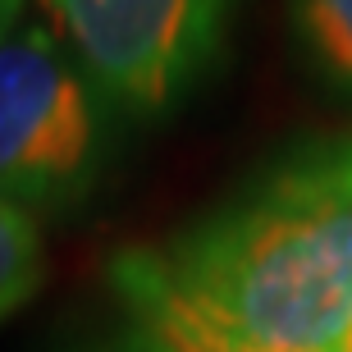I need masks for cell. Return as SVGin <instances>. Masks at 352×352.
Listing matches in <instances>:
<instances>
[{
	"mask_svg": "<svg viewBox=\"0 0 352 352\" xmlns=\"http://www.w3.org/2000/svg\"><path fill=\"white\" fill-rule=\"evenodd\" d=\"M110 284L238 343L334 352L352 325V133L302 142L170 243L119 252Z\"/></svg>",
	"mask_w": 352,
	"mask_h": 352,
	"instance_id": "1",
	"label": "cell"
},
{
	"mask_svg": "<svg viewBox=\"0 0 352 352\" xmlns=\"http://www.w3.org/2000/svg\"><path fill=\"white\" fill-rule=\"evenodd\" d=\"M101 160V96L46 23L0 32V201L65 206Z\"/></svg>",
	"mask_w": 352,
	"mask_h": 352,
	"instance_id": "2",
	"label": "cell"
},
{
	"mask_svg": "<svg viewBox=\"0 0 352 352\" xmlns=\"http://www.w3.org/2000/svg\"><path fill=\"white\" fill-rule=\"evenodd\" d=\"M101 101L160 115L201 78L229 0H41Z\"/></svg>",
	"mask_w": 352,
	"mask_h": 352,
	"instance_id": "3",
	"label": "cell"
},
{
	"mask_svg": "<svg viewBox=\"0 0 352 352\" xmlns=\"http://www.w3.org/2000/svg\"><path fill=\"white\" fill-rule=\"evenodd\" d=\"M46 279V243L32 210L0 201V325L23 311Z\"/></svg>",
	"mask_w": 352,
	"mask_h": 352,
	"instance_id": "4",
	"label": "cell"
},
{
	"mask_svg": "<svg viewBox=\"0 0 352 352\" xmlns=\"http://www.w3.org/2000/svg\"><path fill=\"white\" fill-rule=\"evenodd\" d=\"M293 28L311 65L352 96V0H293Z\"/></svg>",
	"mask_w": 352,
	"mask_h": 352,
	"instance_id": "5",
	"label": "cell"
},
{
	"mask_svg": "<svg viewBox=\"0 0 352 352\" xmlns=\"http://www.w3.org/2000/svg\"><path fill=\"white\" fill-rule=\"evenodd\" d=\"M133 311V329H142L146 339H156L165 352H274V348H256V343H238L229 334L197 325L188 316L156 307V302H124Z\"/></svg>",
	"mask_w": 352,
	"mask_h": 352,
	"instance_id": "6",
	"label": "cell"
},
{
	"mask_svg": "<svg viewBox=\"0 0 352 352\" xmlns=\"http://www.w3.org/2000/svg\"><path fill=\"white\" fill-rule=\"evenodd\" d=\"M105 352H165V348H160V343H156V339H146L142 329H133L129 339H119V343H115V348H105Z\"/></svg>",
	"mask_w": 352,
	"mask_h": 352,
	"instance_id": "7",
	"label": "cell"
},
{
	"mask_svg": "<svg viewBox=\"0 0 352 352\" xmlns=\"http://www.w3.org/2000/svg\"><path fill=\"white\" fill-rule=\"evenodd\" d=\"M19 5H23V0H0V32L19 19Z\"/></svg>",
	"mask_w": 352,
	"mask_h": 352,
	"instance_id": "8",
	"label": "cell"
},
{
	"mask_svg": "<svg viewBox=\"0 0 352 352\" xmlns=\"http://www.w3.org/2000/svg\"><path fill=\"white\" fill-rule=\"evenodd\" d=\"M334 352H352V325H348V329H343V339H339V343H334Z\"/></svg>",
	"mask_w": 352,
	"mask_h": 352,
	"instance_id": "9",
	"label": "cell"
}]
</instances>
